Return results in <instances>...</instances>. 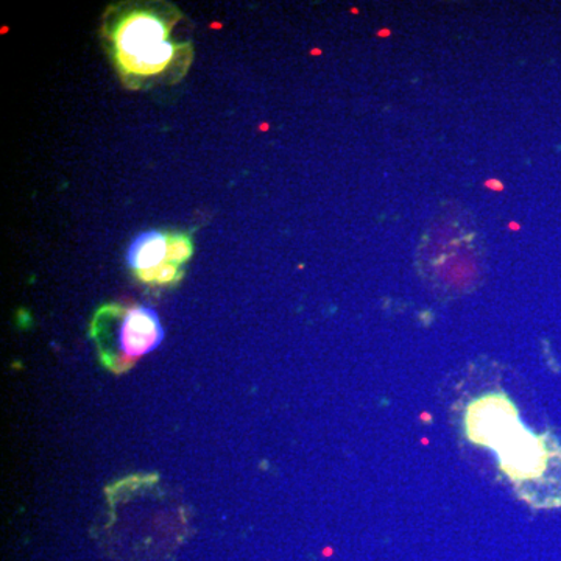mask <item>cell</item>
Listing matches in <instances>:
<instances>
[{
    "instance_id": "3",
    "label": "cell",
    "mask_w": 561,
    "mask_h": 561,
    "mask_svg": "<svg viewBox=\"0 0 561 561\" xmlns=\"http://www.w3.org/2000/svg\"><path fill=\"white\" fill-rule=\"evenodd\" d=\"M99 316L110 321L111 339L114 342L119 365L128 367L133 362L160 348L165 332L160 316L147 305L130 306V308L103 309Z\"/></svg>"
},
{
    "instance_id": "4",
    "label": "cell",
    "mask_w": 561,
    "mask_h": 561,
    "mask_svg": "<svg viewBox=\"0 0 561 561\" xmlns=\"http://www.w3.org/2000/svg\"><path fill=\"white\" fill-rule=\"evenodd\" d=\"M519 421L518 411L507 394L489 393L476 398L465 413V431L476 445L494 449Z\"/></svg>"
},
{
    "instance_id": "6",
    "label": "cell",
    "mask_w": 561,
    "mask_h": 561,
    "mask_svg": "<svg viewBox=\"0 0 561 561\" xmlns=\"http://www.w3.org/2000/svg\"><path fill=\"white\" fill-rule=\"evenodd\" d=\"M192 251H194V245H192L190 236L181 234V232L169 234V262L171 264L180 267L190 260Z\"/></svg>"
},
{
    "instance_id": "5",
    "label": "cell",
    "mask_w": 561,
    "mask_h": 561,
    "mask_svg": "<svg viewBox=\"0 0 561 561\" xmlns=\"http://www.w3.org/2000/svg\"><path fill=\"white\" fill-rule=\"evenodd\" d=\"M169 262L168 232L150 230L133 239L127 250V265L136 275L157 271Z\"/></svg>"
},
{
    "instance_id": "2",
    "label": "cell",
    "mask_w": 561,
    "mask_h": 561,
    "mask_svg": "<svg viewBox=\"0 0 561 561\" xmlns=\"http://www.w3.org/2000/svg\"><path fill=\"white\" fill-rule=\"evenodd\" d=\"M420 267L424 278L445 297L467 294L481 279V243L468 220L435 227L420 251Z\"/></svg>"
},
{
    "instance_id": "1",
    "label": "cell",
    "mask_w": 561,
    "mask_h": 561,
    "mask_svg": "<svg viewBox=\"0 0 561 561\" xmlns=\"http://www.w3.org/2000/svg\"><path fill=\"white\" fill-rule=\"evenodd\" d=\"M179 21V11L154 3L121 5L106 14L103 33L128 87L138 90L183 77L192 46L173 36Z\"/></svg>"
},
{
    "instance_id": "7",
    "label": "cell",
    "mask_w": 561,
    "mask_h": 561,
    "mask_svg": "<svg viewBox=\"0 0 561 561\" xmlns=\"http://www.w3.org/2000/svg\"><path fill=\"white\" fill-rule=\"evenodd\" d=\"M180 271L176 265L171 264V262H165L164 265H161L157 271L139 273V279H142L144 283L150 284H169L172 280L179 278Z\"/></svg>"
}]
</instances>
